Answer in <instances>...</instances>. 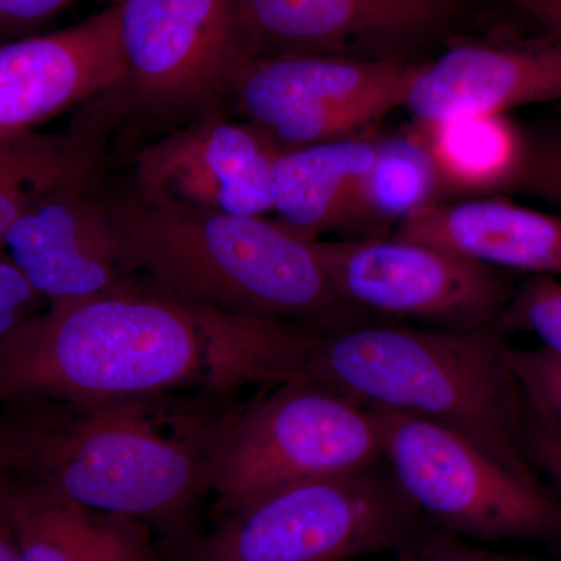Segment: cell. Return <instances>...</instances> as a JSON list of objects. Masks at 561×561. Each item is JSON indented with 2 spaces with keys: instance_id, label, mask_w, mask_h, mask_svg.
Here are the masks:
<instances>
[{
  "instance_id": "32",
  "label": "cell",
  "mask_w": 561,
  "mask_h": 561,
  "mask_svg": "<svg viewBox=\"0 0 561 561\" xmlns=\"http://www.w3.org/2000/svg\"><path fill=\"white\" fill-rule=\"evenodd\" d=\"M0 481H2V463H0Z\"/></svg>"
},
{
  "instance_id": "10",
  "label": "cell",
  "mask_w": 561,
  "mask_h": 561,
  "mask_svg": "<svg viewBox=\"0 0 561 561\" xmlns=\"http://www.w3.org/2000/svg\"><path fill=\"white\" fill-rule=\"evenodd\" d=\"M253 60L331 55L413 61L456 21L457 0H236Z\"/></svg>"
},
{
  "instance_id": "17",
  "label": "cell",
  "mask_w": 561,
  "mask_h": 561,
  "mask_svg": "<svg viewBox=\"0 0 561 561\" xmlns=\"http://www.w3.org/2000/svg\"><path fill=\"white\" fill-rule=\"evenodd\" d=\"M0 508L22 561H161L151 527L2 479Z\"/></svg>"
},
{
  "instance_id": "9",
  "label": "cell",
  "mask_w": 561,
  "mask_h": 561,
  "mask_svg": "<svg viewBox=\"0 0 561 561\" xmlns=\"http://www.w3.org/2000/svg\"><path fill=\"white\" fill-rule=\"evenodd\" d=\"M316 249L343 300L375 321L483 330L516 290L505 271L427 243L370 236L319 239Z\"/></svg>"
},
{
  "instance_id": "14",
  "label": "cell",
  "mask_w": 561,
  "mask_h": 561,
  "mask_svg": "<svg viewBox=\"0 0 561 561\" xmlns=\"http://www.w3.org/2000/svg\"><path fill=\"white\" fill-rule=\"evenodd\" d=\"M420 65L331 55L253 60L242 70L232 102L280 149H297L321 114L353 99L411 87Z\"/></svg>"
},
{
  "instance_id": "28",
  "label": "cell",
  "mask_w": 561,
  "mask_h": 561,
  "mask_svg": "<svg viewBox=\"0 0 561 561\" xmlns=\"http://www.w3.org/2000/svg\"><path fill=\"white\" fill-rule=\"evenodd\" d=\"M529 440L534 460L561 501V432L530 411Z\"/></svg>"
},
{
  "instance_id": "20",
  "label": "cell",
  "mask_w": 561,
  "mask_h": 561,
  "mask_svg": "<svg viewBox=\"0 0 561 561\" xmlns=\"http://www.w3.org/2000/svg\"><path fill=\"white\" fill-rule=\"evenodd\" d=\"M421 136L445 195L512 190L526 160L527 142L505 116H478L423 127Z\"/></svg>"
},
{
  "instance_id": "18",
  "label": "cell",
  "mask_w": 561,
  "mask_h": 561,
  "mask_svg": "<svg viewBox=\"0 0 561 561\" xmlns=\"http://www.w3.org/2000/svg\"><path fill=\"white\" fill-rule=\"evenodd\" d=\"M379 139L346 138L283 150L273 168V213L306 241L342 230L351 198L378 153Z\"/></svg>"
},
{
  "instance_id": "29",
  "label": "cell",
  "mask_w": 561,
  "mask_h": 561,
  "mask_svg": "<svg viewBox=\"0 0 561 561\" xmlns=\"http://www.w3.org/2000/svg\"><path fill=\"white\" fill-rule=\"evenodd\" d=\"M561 43V0H515Z\"/></svg>"
},
{
  "instance_id": "24",
  "label": "cell",
  "mask_w": 561,
  "mask_h": 561,
  "mask_svg": "<svg viewBox=\"0 0 561 561\" xmlns=\"http://www.w3.org/2000/svg\"><path fill=\"white\" fill-rule=\"evenodd\" d=\"M513 190L561 205V136L538 146L527 144L526 160Z\"/></svg>"
},
{
  "instance_id": "6",
  "label": "cell",
  "mask_w": 561,
  "mask_h": 561,
  "mask_svg": "<svg viewBox=\"0 0 561 561\" xmlns=\"http://www.w3.org/2000/svg\"><path fill=\"white\" fill-rule=\"evenodd\" d=\"M382 460L375 408L330 387L289 381L236 409L214 456L209 494L220 516L280 486Z\"/></svg>"
},
{
  "instance_id": "1",
  "label": "cell",
  "mask_w": 561,
  "mask_h": 561,
  "mask_svg": "<svg viewBox=\"0 0 561 561\" xmlns=\"http://www.w3.org/2000/svg\"><path fill=\"white\" fill-rule=\"evenodd\" d=\"M238 394L216 383L138 400L0 404L2 478L183 538L209 494Z\"/></svg>"
},
{
  "instance_id": "11",
  "label": "cell",
  "mask_w": 561,
  "mask_h": 561,
  "mask_svg": "<svg viewBox=\"0 0 561 561\" xmlns=\"http://www.w3.org/2000/svg\"><path fill=\"white\" fill-rule=\"evenodd\" d=\"M280 153L253 122L213 114L140 151L135 194L172 208L265 217L273 213V168Z\"/></svg>"
},
{
  "instance_id": "2",
  "label": "cell",
  "mask_w": 561,
  "mask_h": 561,
  "mask_svg": "<svg viewBox=\"0 0 561 561\" xmlns=\"http://www.w3.org/2000/svg\"><path fill=\"white\" fill-rule=\"evenodd\" d=\"M493 328L443 330L368 321L339 330L298 327L286 382L305 381L354 400L440 424L519 479L552 489L530 449V408Z\"/></svg>"
},
{
  "instance_id": "31",
  "label": "cell",
  "mask_w": 561,
  "mask_h": 561,
  "mask_svg": "<svg viewBox=\"0 0 561 561\" xmlns=\"http://www.w3.org/2000/svg\"><path fill=\"white\" fill-rule=\"evenodd\" d=\"M490 561H561V559H542V557L511 556V553L493 552Z\"/></svg>"
},
{
  "instance_id": "30",
  "label": "cell",
  "mask_w": 561,
  "mask_h": 561,
  "mask_svg": "<svg viewBox=\"0 0 561 561\" xmlns=\"http://www.w3.org/2000/svg\"><path fill=\"white\" fill-rule=\"evenodd\" d=\"M0 561H22L9 519L0 508Z\"/></svg>"
},
{
  "instance_id": "26",
  "label": "cell",
  "mask_w": 561,
  "mask_h": 561,
  "mask_svg": "<svg viewBox=\"0 0 561 561\" xmlns=\"http://www.w3.org/2000/svg\"><path fill=\"white\" fill-rule=\"evenodd\" d=\"M84 0H0V36L38 31L70 7ZM117 5L121 0H106Z\"/></svg>"
},
{
  "instance_id": "5",
  "label": "cell",
  "mask_w": 561,
  "mask_h": 561,
  "mask_svg": "<svg viewBox=\"0 0 561 561\" xmlns=\"http://www.w3.org/2000/svg\"><path fill=\"white\" fill-rule=\"evenodd\" d=\"M386 461L290 483L217 516L190 561H354L427 534Z\"/></svg>"
},
{
  "instance_id": "27",
  "label": "cell",
  "mask_w": 561,
  "mask_h": 561,
  "mask_svg": "<svg viewBox=\"0 0 561 561\" xmlns=\"http://www.w3.org/2000/svg\"><path fill=\"white\" fill-rule=\"evenodd\" d=\"M493 552L472 548L463 540L445 531H427L412 548L400 552L394 561H490Z\"/></svg>"
},
{
  "instance_id": "13",
  "label": "cell",
  "mask_w": 561,
  "mask_h": 561,
  "mask_svg": "<svg viewBox=\"0 0 561 561\" xmlns=\"http://www.w3.org/2000/svg\"><path fill=\"white\" fill-rule=\"evenodd\" d=\"M0 251L49 301L103 294L138 275L98 186L44 195L11 225Z\"/></svg>"
},
{
  "instance_id": "22",
  "label": "cell",
  "mask_w": 561,
  "mask_h": 561,
  "mask_svg": "<svg viewBox=\"0 0 561 561\" xmlns=\"http://www.w3.org/2000/svg\"><path fill=\"white\" fill-rule=\"evenodd\" d=\"M502 335L530 332L541 348L561 357V280L556 276L534 275L516 287L511 302L494 321Z\"/></svg>"
},
{
  "instance_id": "4",
  "label": "cell",
  "mask_w": 561,
  "mask_h": 561,
  "mask_svg": "<svg viewBox=\"0 0 561 561\" xmlns=\"http://www.w3.org/2000/svg\"><path fill=\"white\" fill-rule=\"evenodd\" d=\"M135 272L191 308L339 330L375 321L348 305L316 241L278 220L108 197Z\"/></svg>"
},
{
  "instance_id": "12",
  "label": "cell",
  "mask_w": 561,
  "mask_h": 561,
  "mask_svg": "<svg viewBox=\"0 0 561 561\" xmlns=\"http://www.w3.org/2000/svg\"><path fill=\"white\" fill-rule=\"evenodd\" d=\"M125 79L117 5L62 31L0 44V139L36 131Z\"/></svg>"
},
{
  "instance_id": "7",
  "label": "cell",
  "mask_w": 561,
  "mask_h": 561,
  "mask_svg": "<svg viewBox=\"0 0 561 561\" xmlns=\"http://www.w3.org/2000/svg\"><path fill=\"white\" fill-rule=\"evenodd\" d=\"M375 409L382 459L424 522L463 541L561 545L556 491L523 481L440 424Z\"/></svg>"
},
{
  "instance_id": "21",
  "label": "cell",
  "mask_w": 561,
  "mask_h": 561,
  "mask_svg": "<svg viewBox=\"0 0 561 561\" xmlns=\"http://www.w3.org/2000/svg\"><path fill=\"white\" fill-rule=\"evenodd\" d=\"M438 203V176L423 136L379 139L378 153L351 198L342 230L381 236L386 225Z\"/></svg>"
},
{
  "instance_id": "19",
  "label": "cell",
  "mask_w": 561,
  "mask_h": 561,
  "mask_svg": "<svg viewBox=\"0 0 561 561\" xmlns=\"http://www.w3.org/2000/svg\"><path fill=\"white\" fill-rule=\"evenodd\" d=\"M111 121L102 105L62 133L28 131L0 139V247L11 225L44 195L98 186L102 135Z\"/></svg>"
},
{
  "instance_id": "3",
  "label": "cell",
  "mask_w": 561,
  "mask_h": 561,
  "mask_svg": "<svg viewBox=\"0 0 561 561\" xmlns=\"http://www.w3.org/2000/svg\"><path fill=\"white\" fill-rule=\"evenodd\" d=\"M205 383L221 387L208 313L144 275L103 294L49 301L0 341V404H105Z\"/></svg>"
},
{
  "instance_id": "8",
  "label": "cell",
  "mask_w": 561,
  "mask_h": 561,
  "mask_svg": "<svg viewBox=\"0 0 561 561\" xmlns=\"http://www.w3.org/2000/svg\"><path fill=\"white\" fill-rule=\"evenodd\" d=\"M127 79L108 92L114 116L205 119L224 113L253 61L236 0H121Z\"/></svg>"
},
{
  "instance_id": "16",
  "label": "cell",
  "mask_w": 561,
  "mask_h": 561,
  "mask_svg": "<svg viewBox=\"0 0 561 561\" xmlns=\"http://www.w3.org/2000/svg\"><path fill=\"white\" fill-rule=\"evenodd\" d=\"M391 238L427 243L501 271L561 276V217L507 201L431 203L398 221Z\"/></svg>"
},
{
  "instance_id": "25",
  "label": "cell",
  "mask_w": 561,
  "mask_h": 561,
  "mask_svg": "<svg viewBox=\"0 0 561 561\" xmlns=\"http://www.w3.org/2000/svg\"><path fill=\"white\" fill-rule=\"evenodd\" d=\"M38 291L25 279L20 268L0 251V341L38 313Z\"/></svg>"
},
{
  "instance_id": "23",
  "label": "cell",
  "mask_w": 561,
  "mask_h": 561,
  "mask_svg": "<svg viewBox=\"0 0 561 561\" xmlns=\"http://www.w3.org/2000/svg\"><path fill=\"white\" fill-rule=\"evenodd\" d=\"M511 357L530 411L561 432V357L545 348H512Z\"/></svg>"
},
{
  "instance_id": "15",
  "label": "cell",
  "mask_w": 561,
  "mask_h": 561,
  "mask_svg": "<svg viewBox=\"0 0 561 561\" xmlns=\"http://www.w3.org/2000/svg\"><path fill=\"white\" fill-rule=\"evenodd\" d=\"M561 101V43L542 49L459 44L421 62L404 106L421 127Z\"/></svg>"
}]
</instances>
